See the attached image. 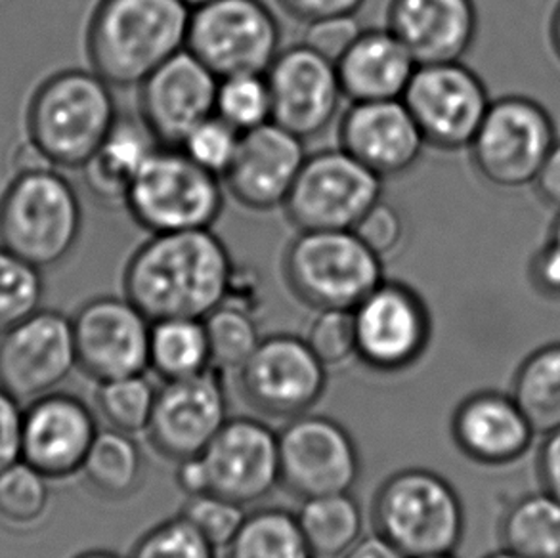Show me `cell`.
<instances>
[{
	"mask_svg": "<svg viewBox=\"0 0 560 558\" xmlns=\"http://www.w3.org/2000/svg\"><path fill=\"white\" fill-rule=\"evenodd\" d=\"M235 265L219 235L207 230L152 234L125 268V297L152 322L203 319L226 302Z\"/></svg>",
	"mask_w": 560,
	"mask_h": 558,
	"instance_id": "cell-1",
	"label": "cell"
},
{
	"mask_svg": "<svg viewBox=\"0 0 560 558\" xmlns=\"http://www.w3.org/2000/svg\"><path fill=\"white\" fill-rule=\"evenodd\" d=\"M189 15L184 0H100L86 31L92 71L114 89L140 86L186 48Z\"/></svg>",
	"mask_w": 560,
	"mask_h": 558,
	"instance_id": "cell-2",
	"label": "cell"
},
{
	"mask_svg": "<svg viewBox=\"0 0 560 558\" xmlns=\"http://www.w3.org/2000/svg\"><path fill=\"white\" fill-rule=\"evenodd\" d=\"M117 117L114 86L104 77L92 69H63L33 92L25 129L54 168L81 171Z\"/></svg>",
	"mask_w": 560,
	"mask_h": 558,
	"instance_id": "cell-3",
	"label": "cell"
},
{
	"mask_svg": "<svg viewBox=\"0 0 560 558\" xmlns=\"http://www.w3.org/2000/svg\"><path fill=\"white\" fill-rule=\"evenodd\" d=\"M81 230V199L54 166L14 174L0 197V247L40 270L63 263L75 249Z\"/></svg>",
	"mask_w": 560,
	"mask_h": 558,
	"instance_id": "cell-4",
	"label": "cell"
},
{
	"mask_svg": "<svg viewBox=\"0 0 560 558\" xmlns=\"http://www.w3.org/2000/svg\"><path fill=\"white\" fill-rule=\"evenodd\" d=\"M373 524L406 558L450 555L465 534V507L444 476L404 468L378 488Z\"/></svg>",
	"mask_w": 560,
	"mask_h": 558,
	"instance_id": "cell-5",
	"label": "cell"
},
{
	"mask_svg": "<svg viewBox=\"0 0 560 558\" xmlns=\"http://www.w3.org/2000/svg\"><path fill=\"white\" fill-rule=\"evenodd\" d=\"M281 266L291 293L314 310L357 309L385 279L383 258L354 230L299 232Z\"/></svg>",
	"mask_w": 560,
	"mask_h": 558,
	"instance_id": "cell-6",
	"label": "cell"
},
{
	"mask_svg": "<svg viewBox=\"0 0 560 558\" xmlns=\"http://www.w3.org/2000/svg\"><path fill=\"white\" fill-rule=\"evenodd\" d=\"M125 207L152 234L207 230L224 207L222 178L196 165L178 146H160L132 182Z\"/></svg>",
	"mask_w": 560,
	"mask_h": 558,
	"instance_id": "cell-7",
	"label": "cell"
},
{
	"mask_svg": "<svg viewBox=\"0 0 560 558\" xmlns=\"http://www.w3.org/2000/svg\"><path fill=\"white\" fill-rule=\"evenodd\" d=\"M557 142V129L546 107L524 96H505L488 107L470 142V159L493 186L523 188L534 184Z\"/></svg>",
	"mask_w": 560,
	"mask_h": 558,
	"instance_id": "cell-8",
	"label": "cell"
},
{
	"mask_svg": "<svg viewBox=\"0 0 560 558\" xmlns=\"http://www.w3.org/2000/svg\"><path fill=\"white\" fill-rule=\"evenodd\" d=\"M381 196L383 178L339 146L306 155L283 211L299 232L354 230Z\"/></svg>",
	"mask_w": 560,
	"mask_h": 558,
	"instance_id": "cell-9",
	"label": "cell"
},
{
	"mask_svg": "<svg viewBox=\"0 0 560 558\" xmlns=\"http://www.w3.org/2000/svg\"><path fill=\"white\" fill-rule=\"evenodd\" d=\"M280 43V23L262 0H211L189 15L186 48L219 79L266 73Z\"/></svg>",
	"mask_w": 560,
	"mask_h": 558,
	"instance_id": "cell-10",
	"label": "cell"
},
{
	"mask_svg": "<svg viewBox=\"0 0 560 558\" xmlns=\"http://www.w3.org/2000/svg\"><path fill=\"white\" fill-rule=\"evenodd\" d=\"M401 102L427 146L440 151L469 148L492 104L482 79L463 61L417 66Z\"/></svg>",
	"mask_w": 560,
	"mask_h": 558,
	"instance_id": "cell-11",
	"label": "cell"
},
{
	"mask_svg": "<svg viewBox=\"0 0 560 558\" xmlns=\"http://www.w3.org/2000/svg\"><path fill=\"white\" fill-rule=\"evenodd\" d=\"M280 484L301 499L345 493L360 478V453L349 430L329 417H293L278 432Z\"/></svg>",
	"mask_w": 560,
	"mask_h": 558,
	"instance_id": "cell-12",
	"label": "cell"
},
{
	"mask_svg": "<svg viewBox=\"0 0 560 558\" xmlns=\"http://www.w3.org/2000/svg\"><path fill=\"white\" fill-rule=\"evenodd\" d=\"M358 356L372 370L401 371L413 365L431 342V312L413 287L383 279L352 309Z\"/></svg>",
	"mask_w": 560,
	"mask_h": 558,
	"instance_id": "cell-13",
	"label": "cell"
},
{
	"mask_svg": "<svg viewBox=\"0 0 560 558\" xmlns=\"http://www.w3.org/2000/svg\"><path fill=\"white\" fill-rule=\"evenodd\" d=\"M77 368L71 317L40 309L0 335V386L18 400L58 391Z\"/></svg>",
	"mask_w": 560,
	"mask_h": 558,
	"instance_id": "cell-14",
	"label": "cell"
},
{
	"mask_svg": "<svg viewBox=\"0 0 560 558\" xmlns=\"http://www.w3.org/2000/svg\"><path fill=\"white\" fill-rule=\"evenodd\" d=\"M327 368L304 337L270 335L240 370L243 396L258 411L272 417L308 414L326 391Z\"/></svg>",
	"mask_w": 560,
	"mask_h": 558,
	"instance_id": "cell-15",
	"label": "cell"
},
{
	"mask_svg": "<svg viewBox=\"0 0 560 558\" xmlns=\"http://www.w3.org/2000/svg\"><path fill=\"white\" fill-rule=\"evenodd\" d=\"M77 368L96 379L127 377L150 368L152 319L127 297H98L84 302L75 316Z\"/></svg>",
	"mask_w": 560,
	"mask_h": 558,
	"instance_id": "cell-16",
	"label": "cell"
},
{
	"mask_svg": "<svg viewBox=\"0 0 560 558\" xmlns=\"http://www.w3.org/2000/svg\"><path fill=\"white\" fill-rule=\"evenodd\" d=\"M272 121L303 138H316L339 114L341 81L334 61L301 45L283 48L266 71Z\"/></svg>",
	"mask_w": 560,
	"mask_h": 558,
	"instance_id": "cell-17",
	"label": "cell"
},
{
	"mask_svg": "<svg viewBox=\"0 0 560 558\" xmlns=\"http://www.w3.org/2000/svg\"><path fill=\"white\" fill-rule=\"evenodd\" d=\"M199 455L209 491L240 505L258 503L280 486L278 432L257 419H228Z\"/></svg>",
	"mask_w": 560,
	"mask_h": 558,
	"instance_id": "cell-18",
	"label": "cell"
},
{
	"mask_svg": "<svg viewBox=\"0 0 560 558\" xmlns=\"http://www.w3.org/2000/svg\"><path fill=\"white\" fill-rule=\"evenodd\" d=\"M226 414L224 386L209 368L158 388L148 434L163 457L183 461L203 452L228 421Z\"/></svg>",
	"mask_w": 560,
	"mask_h": 558,
	"instance_id": "cell-19",
	"label": "cell"
},
{
	"mask_svg": "<svg viewBox=\"0 0 560 558\" xmlns=\"http://www.w3.org/2000/svg\"><path fill=\"white\" fill-rule=\"evenodd\" d=\"M219 77L184 48L138 86V114L163 146H180L189 130L214 114Z\"/></svg>",
	"mask_w": 560,
	"mask_h": 558,
	"instance_id": "cell-20",
	"label": "cell"
},
{
	"mask_svg": "<svg viewBox=\"0 0 560 558\" xmlns=\"http://www.w3.org/2000/svg\"><path fill=\"white\" fill-rule=\"evenodd\" d=\"M98 432L96 416L86 402L54 391L23 409L22 460L50 480L69 478L81 473Z\"/></svg>",
	"mask_w": 560,
	"mask_h": 558,
	"instance_id": "cell-21",
	"label": "cell"
},
{
	"mask_svg": "<svg viewBox=\"0 0 560 558\" xmlns=\"http://www.w3.org/2000/svg\"><path fill=\"white\" fill-rule=\"evenodd\" d=\"M306 155L303 138L295 137L278 123H265L243 132L222 184L243 207L272 211L285 204Z\"/></svg>",
	"mask_w": 560,
	"mask_h": 558,
	"instance_id": "cell-22",
	"label": "cell"
},
{
	"mask_svg": "<svg viewBox=\"0 0 560 558\" xmlns=\"http://www.w3.org/2000/svg\"><path fill=\"white\" fill-rule=\"evenodd\" d=\"M339 140L342 150L381 178L408 173L427 146L401 100L352 102L341 117Z\"/></svg>",
	"mask_w": 560,
	"mask_h": 558,
	"instance_id": "cell-23",
	"label": "cell"
},
{
	"mask_svg": "<svg viewBox=\"0 0 560 558\" xmlns=\"http://www.w3.org/2000/svg\"><path fill=\"white\" fill-rule=\"evenodd\" d=\"M452 437L463 455L486 467H508L523 460L536 438L511 393L480 391L457 406Z\"/></svg>",
	"mask_w": 560,
	"mask_h": 558,
	"instance_id": "cell-24",
	"label": "cell"
},
{
	"mask_svg": "<svg viewBox=\"0 0 560 558\" xmlns=\"http://www.w3.org/2000/svg\"><path fill=\"white\" fill-rule=\"evenodd\" d=\"M386 27L419 66L462 61L477 38L475 0H390Z\"/></svg>",
	"mask_w": 560,
	"mask_h": 558,
	"instance_id": "cell-25",
	"label": "cell"
},
{
	"mask_svg": "<svg viewBox=\"0 0 560 558\" xmlns=\"http://www.w3.org/2000/svg\"><path fill=\"white\" fill-rule=\"evenodd\" d=\"M342 94L350 102L401 100L417 63L388 27L364 30L335 63Z\"/></svg>",
	"mask_w": 560,
	"mask_h": 558,
	"instance_id": "cell-26",
	"label": "cell"
},
{
	"mask_svg": "<svg viewBox=\"0 0 560 558\" xmlns=\"http://www.w3.org/2000/svg\"><path fill=\"white\" fill-rule=\"evenodd\" d=\"M163 143L142 115L119 114L106 140L81 168L92 196L106 205H125L132 182Z\"/></svg>",
	"mask_w": 560,
	"mask_h": 558,
	"instance_id": "cell-27",
	"label": "cell"
},
{
	"mask_svg": "<svg viewBox=\"0 0 560 558\" xmlns=\"http://www.w3.org/2000/svg\"><path fill=\"white\" fill-rule=\"evenodd\" d=\"M503 549L523 558H560V499L539 490L516 499L500 524Z\"/></svg>",
	"mask_w": 560,
	"mask_h": 558,
	"instance_id": "cell-28",
	"label": "cell"
},
{
	"mask_svg": "<svg viewBox=\"0 0 560 558\" xmlns=\"http://www.w3.org/2000/svg\"><path fill=\"white\" fill-rule=\"evenodd\" d=\"M296 521L316 558L341 557L362 537L364 528V514L350 491L303 499Z\"/></svg>",
	"mask_w": 560,
	"mask_h": 558,
	"instance_id": "cell-29",
	"label": "cell"
},
{
	"mask_svg": "<svg viewBox=\"0 0 560 558\" xmlns=\"http://www.w3.org/2000/svg\"><path fill=\"white\" fill-rule=\"evenodd\" d=\"M511 396L536 434L560 429V342L536 348L518 365Z\"/></svg>",
	"mask_w": 560,
	"mask_h": 558,
	"instance_id": "cell-30",
	"label": "cell"
},
{
	"mask_svg": "<svg viewBox=\"0 0 560 558\" xmlns=\"http://www.w3.org/2000/svg\"><path fill=\"white\" fill-rule=\"evenodd\" d=\"M81 473L104 498H129L142 483L144 455L130 434L109 427L94 438Z\"/></svg>",
	"mask_w": 560,
	"mask_h": 558,
	"instance_id": "cell-31",
	"label": "cell"
},
{
	"mask_svg": "<svg viewBox=\"0 0 560 558\" xmlns=\"http://www.w3.org/2000/svg\"><path fill=\"white\" fill-rule=\"evenodd\" d=\"M150 368L163 381L191 377L211 368L203 319L165 317L152 322Z\"/></svg>",
	"mask_w": 560,
	"mask_h": 558,
	"instance_id": "cell-32",
	"label": "cell"
},
{
	"mask_svg": "<svg viewBox=\"0 0 560 558\" xmlns=\"http://www.w3.org/2000/svg\"><path fill=\"white\" fill-rule=\"evenodd\" d=\"M226 558H316L304 539L296 514L285 509H258L247 514L226 547Z\"/></svg>",
	"mask_w": 560,
	"mask_h": 558,
	"instance_id": "cell-33",
	"label": "cell"
},
{
	"mask_svg": "<svg viewBox=\"0 0 560 558\" xmlns=\"http://www.w3.org/2000/svg\"><path fill=\"white\" fill-rule=\"evenodd\" d=\"M203 325L211 365L219 370H242L262 340L249 309L235 302H222L203 317Z\"/></svg>",
	"mask_w": 560,
	"mask_h": 558,
	"instance_id": "cell-34",
	"label": "cell"
},
{
	"mask_svg": "<svg viewBox=\"0 0 560 558\" xmlns=\"http://www.w3.org/2000/svg\"><path fill=\"white\" fill-rule=\"evenodd\" d=\"M48 476L20 460L0 473V522L12 528H31L50 507Z\"/></svg>",
	"mask_w": 560,
	"mask_h": 558,
	"instance_id": "cell-35",
	"label": "cell"
},
{
	"mask_svg": "<svg viewBox=\"0 0 560 558\" xmlns=\"http://www.w3.org/2000/svg\"><path fill=\"white\" fill-rule=\"evenodd\" d=\"M214 114L242 135L272 121V98L266 73L220 77Z\"/></svg>",
	"mask_w": 560,
	"mask_h": 558,
	"instance_id": "cell-36",
	"label": "cell"
},
{
	"mask_svg": "<svg viewBox=\"0 0 560 558\" xmlns=\"http://www.w3.org/2000/svg\"><path fill=\"white\" fill-rule=\"evenodd\" d=\"M158 388L144 373L102 381L96 393V408L112 429L135 434L148 430Z\"/></svg>",
	"mask_w": 560,
	"mask_h": 558,
	"instance_id": "cell-37",
	"label": "cell"
},
{
	"mask_svg": "<svg viewBox=\"0 0 560 558\" xmlns=\"http://www.w3.org/2000/svg\"><path fill=\"white\" fill-rule=\"evenodd\" d=\"M45 297L43 270L0 247V329L22 322L40 310Z\"/></svg>",
	"mask_w": 560,
	"mask_h": 558,
	"instance_id": "cell-38",
	"label": "cell"
},
{
	"mask_svg": "<svg viewBox=\"0 0 560 558\" xmlns=\"http://www.w3.org/2000/svg\"><path fill=\"white\" fill-rule=\"evenodd\" d=\"M240 140L242 132H237L232 125L220 119L219 115L212 114L189 130L178 148L196 165L222 178L234 161Z\"/></svg>",
	"mask_w": 560,
	"mask_h": 558,
	"instance_id": "cell-39",
	"label": "cell"
},
{
	"mask_svg": "<svg viewBox=\"0 0 560 558\" xmlns=\"http://www.w3.org/2000/svg\"><path fill=\"white\" fill-rule=\"evenodd\" d=\"M186 521L214 547L226 549L245 522V507L217 493L191 496L183 507Z\"/></svg>",
	"mask_w": 560,
	"mask_h": 558,
	"instance_id": "cell-40",
	"label": "cell"
},
{
	"mask_svg": "<svg viewBox=\"0 0 560 558\" xmlns=\"http://www.w3.org/2000/svg\"><path fill=\"white\" fill-rule=\"evenodd\" d=\"M306 345L326 368H339L358 356L357 325L352 310H318L308 332Z\"/></svg>",
	"mask_w": 560,
	"mask_h": 558,
	"instance_id": "cell-41",
	"label": "cell"
},
{
	"mask_svg": "<svg viewBox=\"0 0 560 558\" xmlns=\"http://www.w3.org/2000/svg\"><path fill=\"white\" fill-rule=\"evenodd\" d=\"M129 558H217V549L178 514L140 537Z\"/></svg>",
	"mask_w": 560,
	"mask_h": 558,
	"instance_id": "cell-42",
	"label": "cell"
},
{
	"mask_svg": "<svg viewBox=\"0 0 560 558\" xmlns=\"http://www.w3.org/2000/svg\"><path fill=\"white\" fill-rule=\"evenodd\" d=\"M354 234L377 257L385 260L400 247L404 234H406V226H404L400 211L383 199H378L377 204L373 205L372 209L365 212L354 226Z\"/></svg>",
	"mask_w": 560,
	"mask_h": 558,
	"instance_id": "cell-43",
	"label": "cell"
},
{
	"mask_svg": "<svg viewBox=\"0 0 560 558\" xmlns=\"http://www.w3.org/2000/svg\"><path fill=\"white\" fill-rule=\"evenodd\" d=\"M362 25L357 15H335L318 22L308 23L304 45L322 54L327 60H341L342 54L349 50L352 43L360 37Z\"/></svg>",
	"mask_w": 560,
	"mask_h": 558,
	"instance_id": "cell-44",
	"label": "cell"
},
{
	"mask_svg": "<svg viewBox=\"0 0 560 558\" xmlns=\"http://www.w3.org/2000/svg\"><path fill=\"white\" fill-rule=\"evenodd\" d=\"M22 404L0 386V473L22 460Z\"/></svg>",
	"mask_w": 560,
	"mask_h": 558,
	"instance_id": "cell-45",
	"label": "cell"
},
{
	"mask_svg": "<svg viewBox=\"0 0 560 558\" xmlns=\"http://www.w3.org/2000/svg\"><path fill=\"white\" fill-rule=\"evenodd\" d=\"M278 4L285 14L308 25L335 15H357L365 0H278Z\"/></svg>",
	"mask_w": 560,
	"mask_h": 558,
	"instance_id": "cell-46",
	"label": "cell"
},
{
	"mask_svg": "<svg viewBox=\"0 0 560 558\" xmlns=\"http://www.w3.org/2000/svg\"><path fill=\"white\" fill-rule=\"evenodd\" d=\"M530 278L539 293L560 299V245L549 242L532 260Z\"/></svg>",
	"mask_w": 560,
	"mask_h": 558,
	"instance_id": "cell-47",
	"label": "cell"
},
{
	"mask_svg": "<svg viewBox=\"0 0 560 558\" xmlns=\"http://www.w3.org/2000/svg\"><path fill=\"white\" fill-rule=\"evenodd\" d=\"M538 478L541 490L560 499V429L544 434L538 453Z\"/></svg>",
	"mask_w": 560,
	"mask_h": 558,
	"instance_id": "cell-48",
	"label": "cell"
},
{
	"mask_svg": "<svg viewBox=\"0 0 560 558\" xmlns=\"http://www.w3.org/2000/svg\"><path fill=\"white\" fill-rule=\"evenodd\" d=\"M534 186L538 196L551 209L560 212V140L555 143L553 150L547 155L546 163L539 168Z\"/></svg>",
	"mask_w": 560,
	"mask_h": 558,
	"instance_id": "cell-49",
	"label": "cell"
},
{
	"mask_svg": "<svg viewBox=\"0 0 560 558\" xmlns=\"http://www.w3.org/2000/svg\"><path fill=\"white\" fill-rule=\"evenodd\" d=\"M176 483L188 498L199 496V493H209V475H207L201 455H191V457L178 461Z\"/></svg>",
	"mask_w": 560,
	"mask_h": 558,
	"instance_id": "cell-50",
	"label": "cell"
},
{
	"mask_svg": "<svg viewBox=\"0 0 560 558\" xmlns=\"http://www.w3.org/2000/svg\"><path fill=\"white\" fill-rule=\"evenodd\" d=\"M339 558H406L386 537L373 532L370 536H362L349 551L342 553Z\"/></svg>",
	"mask_w": 560,
	"mask_h": 558,
	"instance_id": "cell-51",
	"label": "cell"
},
{
	"mask_svg": "<svg viewBox=\"0 0 560 558\" xmlns=\"http://www.w3.org/2000/svg\"><path fill=\"white\" fill-rule=\"evenodd\" d=\"M551 45L560 60V2L559 7L555 8V14L551 18Z\"/></svg>",
	"mask_w": 560,
	"mask_h": 558,
	"instance_id": "cell-52",
	"label": "cell"
},
{
	"mask_svg": "<svg viewBox=\"0 0 560 558\" xmlns=\"http://www.w3.org/2000/svg\"><path fill=\"white\" fill-rule=\"evenodd\" d=\"M75 558H122L112 551H104V549H96V551H86L77 555Z\"/></svg>",
	"mask_w": 560,
	"mask_h": 558,
	"instance_id": "cell-53",
	"label": "cell"
},
{
	"mask_svg": "<svg viewBox=\"0 0 560 558\" xmlns=\"http://www.w3.org/2000/svg\"><path fill=\"white\" fill-rule=\"evenodd\" d=\"M549 240H551V242L557 243V245H560V212L559 217L555 219L553 228H551V235H549Z\"/></svg>",
	"mask_w": 560,
	"mask_h": 558,
	"instance_id": "cell-54",
	"label": "cell"
},
{
	"mask_svg": "<svg viewBox=\"0 0 560 558\" xmlns=\"http://www.w3.org/2000/svg\"><path fill=\"white\" fill-rule=\"evenodd\" d=\"M485 558H523L515 555V553L508 551V549H503L501 547L500 551L490 553V555H486Z\"/></svg>",
	"mask_w": 560,
	"mask_h": 558,
	"instance_id": "cell-55",
	"label": "cell"
},
{
	"mask_svg": "<svg viewBox=\"0 0 560 558\" xmlns=\"http://www.w3.org/2000/svg\"><path fill=\"white\" fill-rule=\"evenodd\" d=\"M186 4H188L191 10L197 7H203V4H207V2H211V0H184Z\"/></svg>",
	"mask_w": 560,
	"mask_h": 558,
	"instance_id": "cell-56",
	"label": "cell"
},
{
	"mask_svg": "<svg viewBox=\"0 0 560 558\" xmlns=\"http://www.w3.org/2000/svg\"><path fill=\"white\" fill-rule=\"evenodd\" d=\"M421 558H455L454 553H450V555H432V557H421Z\"/></svg>",
	"mask_w": 560,
	"mask_h": 558,
	"instance_id": "cell-57",
	"label": "cell"
}]
</instances>
